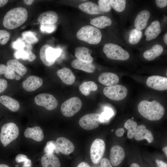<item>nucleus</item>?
Segmentation results:
<instances>
[{"instance_id": "16", "label": "nucleus", "mask_w": 167, "mask_h": 167, "mask_svg": "<svg viewBox=\"0 0 167 167\" xmlns=\"http://www.w3.org/2000/svg\"><path fill=\"white\" fill-rule=\"evenodd\" d=\"M134 137L136 140L138 141L145 139L149 143H151L154 139L151 131L147 129L144 125H141L136 128Z\"/></svg>"}, {"instance_id": "22", "label": "nucleus", "mask_w": 167, "mask_h": 167, "mask_svg": "<svg viewBox=\"0 0 167 167\" xmlns=\"http://www.w3.org/2000/svg\"><path fill=\"white\" fill-rule=\"evenodd\" d=\"M58 15L55 11H49L45 12L38 16L37 21L41 24H54L57 21Z\"/></svg>"}, {"instance_id": "8", "label": "nucleus", "mask_w": 167, "mask_h": 167, "mask_svg": "<svg viewBox=\"0 0 167 167\" xmlns=\"http://www.w3.org/2000/svg\"><path fill=\"white\" fill-rule=\"evenodd\" d=\"M104 95L108 98L119 101L124 99L128 93L127 88L124 86L116 84L105 87L103 90Z\"/></svg>"}, {"instance_id": "57", "label": "nucleus", "mask_w": 167, "mask_h": 167, "mask_svg": "<svg viewBox=\"0 0 167 167\" xmlns=\"http://www.w3.org/2000/svg\"><path fill=\"white\" fill-rule=\"evenodd\" d=\"M130 167H140V166L137 163H133L131 164Z\"/></svg>"}, {"instance_id": "30", "label": "nucleus", "mask_w": 167, "mask_h": 167, "mask_svg": "<svg viewBox=\"0 0 167 167\" xmlns=\"http://www.w3.org/2000/svg\"><path fill=\"white\" fill-rule=\"evenodd\" d=\"M112 22L111 19L105 16H101L94 18L90 21L91 24L100 28H103L110 26Z\"/></svg>"}, {"instance_id": "3", "label": "nucleus", "mask_w": 167, "mask_h": 167, "mask_svg": "<svg viewBox=\"0 0 167 167\" xmlns=\"http://www.w3.org/2000/svg\"><path fill=\"white\" fill-rule=\"evenodd\" d=\"M76 37L79 40L91 44H97L101 41L102 34L97 28L91 25L82 27L77 32Z\"/></svg>"}, {"instance_id": "7", "label": "nucleus", "mask_w": 167, "mask_h": 167, "mask_svg": "<svg viewBox=\"0 0 167 167\" xmlns=\"http://www.w3.org/2000/svg\"><path fill=\"white\" fill-rule=\"evenodd\" d=\"M82 105V101L79 98L77 97L71 98L62 105L61 112L66 117L72 116L80 110Z\"/></svg>"}, {"instance_id": "48", "label": "nucleus", "mask_w": 167, "mask_h": 167, "mask_svg": "<svg viewBox=\"0 0 167 167\" xmlns=\"http://www.w3.org/2000/svg\"><path fill=\"white\" fill-rule=\"evenodd\" d=\"M124 132L125 131L123 128H119L116 130L115 135L118 137H121L123 136Z\"/></svg>"}, {"instance_id": "32", "label": "nucleus", "mask_w": 167, "mask_h": 167, "mask_svg": "<svg viewBox=\"0 0 167 167\" xmlns=\"http://www.w3.org/2000/svg\"><path fill=\"white\" fill-rule=\"evenodd\" d=\"M137 125V123L131 119L127 120L125 122L124 127L128 130L127 136L129 139H131L134 137Z\"/></svg>"}, {"instance_id": "38", "label": "nucleus", "mask_w": 167, "mask_h": 167, "mask_svg": "<svg viewBox=\"0 0 167 167\" xmlns=\"http://www.w3.org/2000/svg\"><path fill=\"white\" fill-rule=\"evenodd\" d=\"M44 151L46 153L53 154L54 152L58 153L59 151L57 149L54 141H48L44 148Z\"/></svg>"}, {"instance_id": "54", "label": "nucleus", "mask_w": 167, "mask_h": 167, "mask_svg": "<svg viewBox=\"0 0 167 167\" xmlns=\"http://www.w3.org/2000/svg\"><path fill=\"white\" fill-rule=\"evenodd\" d=\"M34 1L33 0H24V2L27 5H30Z\"/></svg>"}, {"instance_id": "11", "label": "nucleus", "mask_w": 167, "mask_h": 167, "mask_svg": "<svg viewBox=\"0 0 167 167\" xmlns=\"http://www.w3.org/2000/svg\"><path fill=\"white\" fill-rule=\"evenodd\" d=\"M100 114L97 113L88 114L82 117L79 121L80 126L86 130H91L97 128L102 123Z\"/></svg>"}, {"instance_id": "31", "label": "nucleus", "mask_w": 167, "mask_h": 167, "mask_svg": "<svg viewBox=\"0 0 167 167\" xmlns=\"http://www.w3.org/2000/svg\"><path fill=\"white\" fill-rule=\"evenodd\" d=\"M97 88V84L92 81L84 82L81 84L79 87L80 92L85 96L89 95L91 91H96Z\"/></svg>"}, {"instance_id": "19", "label": "nucleus", "mask_w": 167, "mask_h": 167, "mask_svg": "<svg viewBox=\"0 0 167 167\" xmlns=\"http://www.w3.org/2000/svg\"><path fill=\"white\" fill-rule=\"evenodd\" d=\"M150 17V13L147 10H143L139 12L137 15L134 22L136 28L141 30L146 27Z\"/></svg>"}, {"instance_id": "34", "label": "nucleus", "mask_w": 167, "mask_h": 167, "mask_svg": "<svg viewBox=\"0 0 167 167\" xmlns=\"http://www.w3.org/2000/svg\"><path fill=\"white\" fill-rule=\"evenodd\" d=\"M4 74L5 77L7 79H13L16 76L15 72L7 66L3 64H0V75Z\"/></svg>"}, {"instance_id": "28", "label": "nucleus", "mask_w": 167, "mask_h": 167, "mask_svg": "<svg viewBox=\"0 0 167 167\" xmlns=\"http://www.w3.org/2000/svg\"><path fill=\"white\" fill-rule=\"evenodd\" d=\"M163 48L159 44H156L152 48L145 51L143 54V57L148 61H151L159 56L163 52Z\"/></svg>"}, {"instance_id": "35", "label": "nucleus", "mask_w": 167, "mask_h": 167, "mask_svg": "<svg viewBox=\"0 0 167 167\" xmlns=\"http://www.w3.org/2000/svg\"><path fill=\"white\" fill-rule=\"evenodd\" d=\"M22 38L28 44H31L37 42L38 39L34 32L28 31L24 32L22 34Z\"/></svg>"}, {"instance_id": "58", "label": "nucleus", "mask_w": 167, "mask_h": 167, "mask_svg": "<svg viewBox=\"0 0 167 167\" xmlns=\"http://www.w3.org/2000/svg\"><path fill=\"white\" fill-rule=\"evenodd\" d=\"M15 78L16 80H19L21 79V77L17 75H16Z\"/></svg>"}, {"instance_id": "55", "label": "nucleus", "mask_w": 167, "mask_h": 167, "mask_svg": "<svg viewBox=\"0 0 167 167\" xmlns=\"http://www.w3.org/2000/svg\"><path fill=\"white\" fill-rule=\"evenodd\" d=\"M164 41L165 44H167V33H166L164 35L163 37Z\"/></svg>"}, {"instance_id": "18", "label": "nucleus", "mask_w": 167, "mask_h": 167, "mask_svg": "<svg viewBox=\"0 0 167 167\" xmlns=\"http://www.w3.org/2000/svg\"><path fill=\"white\" fill-rule=\"evenodd\" d=\"M161 31V26L159 21L156 20L152 22L145 31L146 40L150 41L155 39L160 34Z\"/></svg>"}, {"instance_id": "41", "label": "nucleus", "mask_w": 167, "mask_h": 167, "mask_svg": "<svg viewBox=\"0 0 167 167\" xmlns=\"http://www.w3.org/2000/svg\"><path fill=\"white\" fill-rule=\"evenodd\" d=\"M56 26L54 24H41L40 29L43 32L51 33L56 29Z\"/></svg>"}, {"instance_id": "9", "label": "nucleus", "mask_w": 167, "mask_h": 167, "mask_svg": "<svg viewBox=\"0 0 167 167\" xmlns=\"http://www.w3.org/2000/svg\"><path fill=\"white\" fill-rule=\"evenodd\" d=\"M105 145L104 141L97 138L92 142L90 148V154L91 160L95 164H98L101 161L104 154Z\"/></svg>"}, {"instance_id": "52", "label": "nucleus", "mask_w": 167, "mask_h": 167, "mask_svg": "<svg viewBox=\"0 0 167 167\" xmlns=\"http://www.w3.org/2000/svg\"><path fill=\"white\" fill-rule=\"evenodd\" d=\"M77 167H91L87 163L83 162L80 163Z\"/></svg>"}, {"instance_id": "39", "label": "nucleus", "mask_w": 167, "mask_h": 167, "mask_svg": "<svg viewBox=\"0 0 167 167\" xmlns=\"http://www.w3.org/2000/svg\"><path fill=\"white\" fill-rule=\"evenodd\" d=\"M30 51L29 50H25L24 49L17 50L15 53L14 55L17 59H22L24 60H28Z\"/></svg>"}, {"instance_id": "20", "label": "nucleus", "mask_w": 167, "mask_h": 167, "mask_svg": "<svg viewBox=\"0 0 167 167\" xmlns=\"http://www.w3.org/2000/svg\"><path fill=\"white\" fill-rule=\"evenodd\" d=\"M92 50L84 47H76L75 50V56L79 60L92 63L93 60V58L90 54L92 52Z\"/></svg>"}, {"instance_id": "4", "label": "nucleus", "mask_w": 167, "mask_h": 167, "mask_svg": "<svg viewBox=\"0 0 167 167\" xmlns=\"http://www.w3.org/2000/svg\"><path fill=\"white\" fill-rule=\"evenodd\" d=\"M103 51L109 58L118 60L125 61L130 57L129 53L120 46L113 43L105 44Z\"/></svg>"}, {"instance_id": "14", "label": "nucleus", "mask_w": 167, "mask_h": 167, "mask_svg": "<svg viewBox=\"0 0 167 167\" xmlns=\"http://www.w3.org/2000/svg\"><path fill=\"white\" fill-rule=\"evenodd\" d=\"M110 158L112 164L114 166L118 165L125 157V152L121 146L115 145L113 146L110 151Z\"/></svg>"}, {"instance_id": "37", "label": "nucleus", "mask_w": 167, "mask_h": 167, "mask_svg": "<svg viewBox=\"0 0 167 167\" xmlns=\"http://www.w3.org/2000/svg\"><path fill=\"white\" fill-rule=\"evenodd\" d=\"M113 112L111 109L105 107L104 112L100 114V118L101 122L108 120L113 116Z\"/></svg>"}, {"instance_id": "53", "label": "nucleus", "mask_w": 167, "mask_h": 167, "mask_svg": "<svg viewBox=\"0 0 167 167\" xmlns=\"http://www.w3.org/2000/svg\"><path fill=\"white\" fill-rule=\"evenodd\" d=\"M8 1L7 0H0V7L6 4Z\"/></svg>"}, {"instance_id": "40", "label": "nucleus", "mask_w": 167, "mask_h": 167, "mask_svg": "<svg viewBox=\"0 0 167 167\" xmlns=\"http://www.w3.org/2000/svg\"><path fill=\"white\" fill-rule=\"evenodd\" d=\"M98 3L99 6L104 12H109L111 9L110 0H99L98 1Z\"/></svg>"}, {"instance_id": "10", "label": "nucleus", "mask_w": 167, "mask_h": 167, "mask_svg": "<svg viewBox=\"0 0 167 167\" xmlns=\"http://www.w3.org/2000/svg\"><path fill=\"white\" fill-rule=\"evenodd\" d=\"M34 100L37 105L43 106L49 110L54 109L58 105V101L56 98L49 94H40L35 96Z\"/></svg>"}, {"instance_id": "12", "label": "nucleus", "mask_w": 167, "mask_h": 167, "mask_svg": "<svg viewBox=\"0 0 167 167\" xmlns=\"http://www.w3.org/2000/svg\"><path fill=\"white\" fill-rule=\"evenodd\" d=\"M146 83L148 87L155 90L163 91L167 89V78L165 77L151 76L147 79Z\"/></svg>"}, {"instance_id": "47", "label": "nucleus", "mask_w": 167, "mask_h": 167, "mask_svg": "<svg viewBox=\"0 0 167 167\" xmlns=\"http://www.w3.org/2000/svg\"><path fill=\"white\" fill-rule=\"evenodd\" d=\"M156 5L159 7L163 8L167 5L166 0H156Z\"/></svg>"}, {"instance_id": "26", "label": "nucleus", "mask_w": 167, "mask_h": 167, "mask_svg": "<svg viewBox=\"0 0 167 167\" xmlns=\"http://www.w3.org/2000/svg\"><path fill=\"white\" fill-rule=\"evenodd\" d=\"M72 66L77 69L82 70L86 72H94L96 69L95 66L92 63L85 62L77 59L73 60L71 62Z\"/></svg>"}, {"instance_id": "5", "label": "nucleus", "mask_w": 167, "mask_h": 167, "mask_svg": "<svg viewBox=\"0 0 167 167\" xmlns=\"http://www.w3.org/2000/svg\"><path fill=\"white\" fill-rule=\"evenodd\" d=\"M19 135V129L13 122L5 124L2 127L0 140L4 147L16 139Z\"/></svg>"}, {"instance_id": "42", "label": "nucleus", "mask_w": 167, "mask_h": 167, "mask_svg": "<svg viewBox=\"0 0 167 167\" xmlns=\"http://www.w3.org/2000/svg\"><path fill=\"white\" fill-rule=\"evenodd\" d=\"M10 37L9 33L4 30H0V44L4 45L9 41Z\"/></svg>"}, {"instance_id": "13", "label": "nucleus", "mask_w": 167, "mask_h": 167, "mask_svg": "<svg viewBox=\"0 0 167 167\" xmlns=\"http://www.w3.org/2000/svg\"><path fill=\"white\" fill-rule=\"evenodd\" d=\"M55 143L58 151L65 155L70 154L74 151L75 149V146L73 143L64 137L58 138Z\"/></svg>"}, {"instance_id": "49", "label": "nucleus", "mask_w": 167, "mask_h": 167, "mask_svg": "<svg viewBox=\"0 0 167 167\" xmlns=\"http://www.w3.org/2000/svg\"><path fill=\"white\" fill-rule=\"evenodd\" d=\"M156 162L159 167H167V163L161 160H156Z\"/></svg>"}, {"instance_id": "45", "label": "nucleus", "mask_w": 167, "mask_h": 167, "mask_svg": "<svg viewBox=\"0 0 167 167\" xmlns=\"http://www.w3.org/2000/svg\"><path fill=\"white\" fill-rule=\"evenodd\" d=\"M28 159L27 156L24 154H19L16 157V161L18 163L24 162Z\"/></svg>"}, {"instance_id": "6", "label": "nucleus", "mask_w": 167, "mask_h": 167, "mask_svg": "<svg viewBox=\"0 0 167 167\" xmlns=\"http://www.w3.org/2000/svg\"><path fill=\"white\" fill-rule=\"evenodd\" d=\"M61 53V50L60 49L53 48L48 44H45L40 49V57L45 65L50 66L54 64Z\"/></svg>"}, {"instance_id": "2", "label": "nucleus", "mask_w": 167, "mask_h": 167, "mask_svg": "<svg viewBox=\"0 0 167 167\" xmlns=\"http://www.w3.org/2000/svg\"><path fill=\"white\" fill-rule=\"evenodd\" d=\"M28 17V12L25 8L21 7L15 8L6 14L3 24L5 28L13 29L23 24L26 21Z\"/></svg>"}, {"instance_id": "23", "label": "nucleus", "mask_w": 167, "mask_h": 167, "mask_svg": "<svg viewBox=\"0 0 167 167\" xmlns=\"http://www.w3.org/2000/svg\"><path fill=\"white\" fill-rule=\"evenodd\" d=\"M79 7L83 11L89 14H101L104 13L99 5L91 2L81 3Z\"/></svg>"}, {"instance_id": "44", "label": "nucleus", "mask_w": 167, "mask_h": 167, "mask_svg": "<svg viewBox=\"0 0 167 167\" xmlns=\"http://www.w3.org/2000/svg\"><path fill=\"white\" fill-rule=\"evenodd\" d=\"M7 82L3 79H0V93L3 92L7 88Z\"/></svg>"}, {"instance_id": "43", "label": "nucleus", "mask_w": 167, "mask_h": 167, "mask_svg": "<svg viewBox=\"0 0 167 167\" xmlns=\"http://www.w3.org/2000/svg\"><path fill=\"white\" fill-rule=\"evenodd\" d=\"M25 46V44L20 38L18 39L12 44V47L17 50L23 49Z\"/></svg>"}, {"instance_id": "59", "label": "nucleus", "mask_w": 167, "mask_h": 167, "mask_svg": "<svg viewBox=\"0 0 167 167\" xmlns=\"http://www.w3.org/2000/svg\"><path fill=\"white\" fill-rule=\"evenodd\" d=\"M0 167H10L8 165L4 164H0Z\"/></svg>"}, {"instance_id": "15", "label": "nucleus", "mask_w": 167, "mask_h": 167, "mask_svg": "<svg viewBox=\"0 0 167 167\" xmlns=\"http://www.w3.org/2000/svg\"><path fill=\"white\" fill-rule=\"evenodd\" d=\"M43 81L41 78L35 75L30 76L23 81L22 86L24 89L28 92L34 91L42 85Z\"/></svg>"}, {"instance_id": "27", "label": "nucleus", "mask_w": 167, "mask_h": 167, "mask_svg": "<svg viewBox=\"0 0 167 167\" xmlns=\"http://www.w3.org/2000/svg\"><path fill=\"white\" fill-rule=\"evenodd\" d=\"M0 103L13 112L17 111L20 106L18 101L6 95H2L0 96Z\"/></svg>"}, {"instance_id": "1", "label": "nucleus", "mask_w": 167, "mask_h": 167, "mask_svg": "<svg viewBox=\"0 0 167 167\" xmlns=\"http://www.w3.org/2000/svg\"><path fill=\"white\" fill-rule=\"evenodd\" d=\"M139 113L145 118L150 121H157L163 117L165 112L163 106L156 100L149 101L143 100L138 106Z\"/></svg>"}, {"instance_id": "50", "label": "nucleus", "mask_w": 167, "mask_h": 167, "mask_svg": "<svg viewBox=\"0 0 167 167\" xmlns=\"http://www.w3.org/2000/svg\"><path fill=\"white\" fill-rule=\"evenodd\" d=\"M24 162L22 167H32V162L28 158Z\"/></svg>"}, {"instance_id": "51", "label": "nucleus", "mask_w": 167, "mask_h": 167, "mask_svg": "<svg viewBox=\"0 0 167 167\" xmlns=\"http://www.w3.org/2000/svg\"><path fill=\"white\" fill-rule=\"evenodd\" d=\"M36 58L35 54L30 51L29 52V55L28 60L29 62H32L36 59Z\"/></svg>"}, {"instance_id": "17", "label": "nucleus", "mask_w": 167, "mask_h": 167, "mask_svg": "<svg viewBox=\"0 0 167 167\" xmlns=\"http://www.w3.org/2000/svg\"><path fill=\"white\" fill-rule=\"evenodd\" d=\"M57 74L62 81L67 85H71L74 82L76 77L69 68H63L57 71Z\"/></svg>"}, {"instance_id": "61", "label": "nucleus", "mask_w": 167, "mask_h": 167, "mask_svg": "<svg viewBox=\"0 0 167 167\" xmlns=\"http://www.w3.org/2000/svg\"><path fill=\"white\" fill-rule=\"evenodd\" d=\"M132 119H133V117H132Z\"/></svg>"}, {"instance_id": "29", "label": "nucleus", "mask_w": 167, "mask_h": 167, "mask_svg": "<svg viewBox=\"0 0 167 167\" xmlns=\"http://www.w3.org/2000/svg\"><path fill=\"white\" fill-rule=\"evenodd\" d=\"M7 66L19 75L23 76L27 71V68L16 59H11L7 62Z\"/></svg>"}, {"instance_id": "56", "label": "nucleus", "mask_w": 167, "mask_h": 167, "mask_svg": "<svg viewBox=\"0 0 167 167\" xmlns=\"http://www.w3.org/2000/svg\"><path fill=\"white\" fill-rule=\"evenodd\" d=\"M163 151L165 153L166 156H167V147L166 146L163 148L162 149Z\"/></svg>"}, {"instance_id": "21", "label": "nucleus", "mask_w": 167, "mask_h": 167, "mask_svg": "<svg viewBox=\"0 0 167 167\" xmlns=\"http://www.w3.org/2000/svg\"><path fill=\"white\" fill-rule=\"evenodd\" d=\"M99 82L107 86L113 85L118 83L119 81L118 76L111 72H105L101 74L99 77Z\"/></svg>"}, {"instance_id": "33", "label": "nucleus", "mask_w": 167, "mask_h": 167, "mask_svg": "<svg viewBox=\"0 0 167 167\" xmlns=\"http://www.w3.org/2000/svg\"><path fill=\"white\" fill-rule=\"evenodd\" d=\"M142 35L141 30L136 28L133 29L130 32L129 41L132 45L137 44L141 40Z\"/></svg>"}, {"instance_id": "24", "label": "nucleus", "mask_w": 167, "mask_h": 167, "mask_svg": "<svg viewBox=\"0 0 167 167\" xmlns=\"http://www.w3.org/2000/svg\"><path fill=\"white\" fill-rule=\"evenodd\" d=\"M24 135L26 137L31 138L38 142L42 141L44 138L43 130L38 126L28 127L24 131Z\"/></svg>"}, {"instance_id": "60", "label": "nucleus", "mask_w": 167, "mask_h": 167, "mask_svg": "<svg viewBox=\"0 0 167 167\" xmlns=\"http://www.w3.org/2000/svg\"><path fill=\"white\" fill-rule=\"evenodd\" d=\"M113 130H111V131H112V132H113Z\"/></svg>"}, {"instance_id": "25", "label": "nucleus", "mask_w": 167, "mask_h": 167, "mask_svg": "<svg viewBox=\"0 0 167 167\" xmlns=\"http://www.w3.org/2000/svg\"><path fill=\"white\" fill-rule=\"evenodd\" d=\"M41 163L43 167H60L58 158L53 154L46 153L42 156Z\"/></svg>"}, {"instance_id": "36", "label": "nucleus", "mask_w": 167, "mask_h": 167, "mask_svg": "<svg viewBox=\"0 0 167 167\" xmlns=\"http://www.w3.org/2000/svg\"><path fill=\"white\" fill-rule=\"evenodd\" d=\"M111 7L118 12L123 11L126 7V1L125 0H110Z\"/></svg>"}, {"instance_id": "46", "label": "nucleus", "mask_w": 167, "mask_h": 167, "mask_svg": "<svg viewBox=\"0 0 167 167\" xmlns=\"http://www.w3.org/2000/svg\"><path fill=\"white\" fill-rule=\"evenodd\" d=\"M100 162V167H113L107 158L102 159Z\"/></svg>"}]
</instances>
